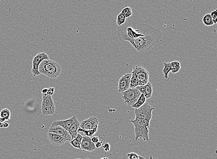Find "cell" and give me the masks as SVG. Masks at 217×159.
Wrapping results in <instances>:
<instances>
[{
	"label": "cell",
	"instance_id": "cell-35",
	"mask_svg": "<svg viewBox=\"0 0 217 159\" xmlns=\"http://www.w3.org/2000/svg\"><path fill=\"white\" fill-rule=\"evenodd\" d=\"M5 120L3 118L0 117V122H5Z\"/></svg>",
	"mask_w": 217,
	"mask_h": 159
},
{
	"label": "cell",
	"instance_id": "cell-38",
	"mask_svg": "<svg viewBox=\"0 0 217 159\" xmlns=\"http://www.w3.org/2000/svg\"><path fill=\"white\" fill-rule=\"evenodd\" d=\"M100 159H109L107 157H103L102 158Z\"/></svg>",
	"mask_w": 217,
	"mask_h": 159
},
{
	"label": "cell",
	"instance_id": "cell-25",
	"mask_svg": "<svg viewBox=\"0 0 217 159\" xmlns=\"http://www.w3.org/2000/svg\"><path fill=\"white\" fill-rule=\"evenodd\" d=\"M126 18L125 17L124 15L121 12L117 16V21H116L117 25L119 26L122 25H123L126 22Z\"/></svg>",
	"mask_w": 217,
	"mask_h": 159
},
{
	"label": "cell",
	"instance_id": "cell-30",
	"mask_svg": "<svg viewBox=\"0 0 217 159\" xmlns=\"http://www.w3.org/2000/svg\"><path fill=\"white\" fill-rule=\"evenodd\" d=\"M48 89V95L51 96L54 93L55 88L51 87V88Z\"/></svg>",
	"mask_w": 217,
	"mask_h": 159
},
{
	"label": "cell",
	"instance_id": "cell-31",
	"mask_svg": "<svg viewBox=\"0 0 217 159\" xmlns=\"http://www.w3.org/2000/svg\"><path fill=\"white\" fill-rule=\"evenodd\" d=\"M91 139L92 142L94 143H96L99 141V139L98 137H94L92 138H91Z\"/></svg>",
	"mask_w": 217,
	"mask_h": 159
},
{
	"label": "cell",
	"instance_id": "cell-20",
	"mask_svg": "<svg viewBox=\"0 0 217 159\" xmlns=\"http://www.w3.org/2000/svg\"><path fill=\"white\" fill-rule=\"evenodd\" d=\"M146 99L145 96L143 94H141V95L140 96V97L138 98L137 102H135L133 105H131V107L132 108H134L135 109H138V108H140L142 105L145 104V102H146Z\"/></svg>",
	"mask_w": 217,
	"mask_h": 159
},
{
	"label": "cell",
	"instance_id": "cell-2",
	"mask_svg": "<svg viewBox=\"0 0 217 159\" xmlns=\"http://www.w3.org/2000/svg\"><path fill=\"white\" fill-rule=\"evenodd\" d=\"M161 36V30L152 26L145 35L131 40L129 43L138 52H146L159 42Z\"/></svg>",
	"mask_w": 217,
	"mask_h": 159
},
{
	"label": "cell",
	"instance_id": "cell-24",
	"mask_svg": "<svg viewBox=\"0 0 217 159\" xmlns=\"http://www.w3.org/2000/svg\"><path fill=\"white\" fill-rule=\"evenodd\" d=\"M98 127H96V128H94V129L89 130H83V129H81V128H80L79 127L78 130V132H82V133H84V134L85 135V136L90 137L93 136L96 133Z\"/></svg>",
	"mask_w": 217,
	"mask_h": 159
},
{
	"label": "cell",
	"instance_id": "cell-39",
	"mask_svg": "<svg viewBox=\"0 0 217 159\" xmlns=\"http://www.w3.org/2000/svg\"><path fill=\"white\" fill-rule=\"evenodd\" d=\"M75 159H81V158H76Z\"/></svg>",
	"mask_w": 217,
	"mask_h": 159
},
{
	"label": "cell",
	"instance_id": "cell-15",
	"mask_svg": "<svg viewBox=\"0 0 217 159\" xmlns=\"http://www.w3.org/2000/svg\"><path fill=\"white\" fill-rule=\"evenodd\" d=\"M135 88L140 91L141 94H144L146 99H149L152 96L153 88L150 82H148L144 86H138Z\"/></svg>",
	"mask_w": 217,
	"mask_h": 159
},
{
	"label": "cell",
	"instance_id": "cell-9",
	"mask_svg": "<svg viewBox=\"0 0 217 159\" xmlns=\"http://www.w3.org/2000/svg\"><path fill=\"white\" fill-rule=\"evenodd\" d=\"M131 73H127L121 77L118 84V92L122 93L130 89Z\"/></svg>",
	"mask_w": 217,
	"mask_h": 159
},
{
	"label": "cell",
	"instance_id": "cell-6",
	"mask_svg": "<svg viewBox=\"0 0 217 159\" xmlns=\"http://www.w3.org/2000/svg\"><path fill=\"white\" fill-rule=\"evenodd\" d=\"M141 94L136 88H130L121 93V97L125 103L128 106H131L137 102Z\"/></svg>",
	"mask_w": 217,
	"mask_h": 159
},
{
	"label": "cell",
	"instance_id": "cell-12",
	"mask_svg": "<svg viewBox=\"0 0 217 159\" xmlns=\"http://www.w3.org/2000/svg\"><path fill=\"white\" fill-rule=\"evenodd\" d=\"M98 120L97 118L92 116L83 120L80 123V128L84 130H89L98 127Z\"/></svg>",
	"mask_w": 217,
	"mask_h": 159
},
{
	"label": "cell",
	"instance_id": "cell-36",
	"mask_svg": "<svg viewBox=\"0 0 217 159\" xmlns=\"http://www.w3.org/2000/svg\"><path fill=\"white\" fill-rule=\"evenodd\" d=\"M3 123L0 122V128H3Z\"/></svg>",
	"mask_w": 217,
	"mask_h": 159
},
{
	"label": "cell",
	"instance_id": "cell-17",
	"mask_svg": "<svg viewBox=\"0 0 217 159\" xmlns=\"http://www.w3.org/2000/svg\"><path fill=\"white\" fill-rule=\"evenodd\" d=\"M80 123L79 122L76 118L72 124L69 128V130H68V132L72 136V139L76 138L77 135L78 133V130L80 127Z\"/></svg>",
	"mask_w": 217,
	"mask_h": 159
},
{
	"label": "cell",
	"instance_id": "cell-4",
	"mask_svg": "<svg viewBox=\"0 0 217 159\" xmlns=\"http://www.w3.org/2000/svg\"><path fill=\"white\" fill-rule=\"evenodd\" d=\"M130 88L144 86L149 82V73L140 66H136L132 69Z\"/></svg>",
	"mask_w": 217,
	"mask_h": 159
},
{
	"label": "cell",
	"instance_id": "cell-14",
	"mask_svg": "<svg viewBox=\"0 0 217 159\" xmlns=\"http://www.w3.org/2000/svg\"><path fill=\"white\" fill-rule=\"evenodd\" d=\"M81 150L93 151L96 149V147L95 143L91 141V138L85 136L82 138L81 143Z\"/></svg>",
	"mask_w": 217,
	"mask_h": 159
},
{
	"label": "cell",
	"instance_id": "cell-10",
	"mask_svg": "<svg viewBox=\"0 0 217 159\" xmlns=\"http://www.w3.org/2000/svg\"><path fill=\"white\" fill-rule=\"evenodd\" d=\"M48 132L57 134L60 136L67 139L68 141H70L72 140V136L70 135L68 131L65 130L64 128L59 126V125H52V126H51L49 129Z\"/></svg>",
	"mask_w": 217,
	"mask_h": 159
},
{
	"label": "cell",
	"instance_id": "cell-32",
	"mask_svg": "<svg viewBox=\"0 0 217 159\" xmlns=\"http://www.w3.org/2000/svg\"><path fill=\"white\" fill-rule=\"evenodd\" d=\"M48 89H47V88L43 89L42 90V91H41L42 94L44 96L48 95Z\"/></svg>",
	"mask_w": 217,
	"mask_h": 159
},
{
	"label": "cell",
	"instance_id": "cell-27",
	"mask_svg": "<svg viewBox=\"0 0 217 159\" xmlns=\"http://www.w3.org/2000/svg\"><path fill=\"white\" fill-rule=\"evenodd\" d=\"M211 18L213 20V22L214 24H216L217 22V9H216L215 11H214L211 12L210 13Z\"/></svg>",
	"mask_w": 217,
	"mask_h": 159
},
{
	"label": "cell",
	"instance_id": "cell-28",
	"mask_svg": "<svg viewBox=\"0 0 217 159\" xmlns=\"http://www.w3.org/2000/svg\"><path fill=\"white\" fill-rule=\"evenodd\" d=\"M129 159H137L139 158V156L135 153H128L126 155Z\"/></svg>",
	"mask_w": 217,
	"mask_h": 159
},
{
	"label": "cell",
	"instance_id": "cell-40",
	"mask_svg": "<svg viewBox=\"0 0 217 159\" xmlns=\"http://www.w3.org/2000/svg\"><path fill=\"white\" fill-rule=\"evenodd\" d=\"M89 159V158H86V159Z\"/></svg>",
	"mask_w": 217,
	"mask_h": 159
},
{
	"label": "cell",
	"instance_id": "cell-16",
	"mask_svg": "<svg viewBox=\"0 0 217 159\" xmlns=\"http://www.w3.org/2000/svg\"><path fill=\"white\" fill-rule=\"evenodd\" d=\"M76 117L75 116H73L72 117L68 119L65 120H57L54 121L52 122V125H59L61 127L64 128V129L68 131L69 130V128L71 127V125L72 124L73 122L74 121Z\"/></svg>",
	"mask_w": 217,
	"mask_h": 159
},
{
	"label": "cell",
	"instance_id": "cell-29",
	"mask_svg": "<svg viewBox=\"0 0 217 159\" xmlns=\"http://www.w3.org/2000/svg\"><path fill=\"white\" fill-rule=\"evenodd\" d=\"M102 147L106 152H108V151H110V145L109 143H105V144L103 145Z\"/></svg>",
	"mask_w": 217,
	"mask_h": 159
},
{
	"label": "cell",
	"instance_id": "cell-41",
	"mask_svg": "<svg viewBox=\"0 0 217 159\" xmlns=\"http://www.w3.org/2000/svg\"><path fill=\"white\" fill-rule=\"evenodd\" d=\"M140 159V158H138V159Z\"/></svg>",
	"mask_w": 217,
	"mask_h": 159
},
{
	"label": "cell",
	"instance_id": "cell-26",
	"mask_svg": "<svg viewBox=\"0 0 217 159\" xmlns=\"http://www.w3.org/2000/svg\"><path fill=\"white\" fill-rule=\"evenodd\" d=\"M121 13H122L124 15L126 19L130 18L132 15V10H131V8L129 7H126L125 8H124L121 11Z\"/></svg>",
	"mask_w": 217,
	"mask_h": 159
},
{
	"label": "cell",
	"instance_id": "cell-37",
	"mask_svg": "<svg viewBox=\"0 0 217 159\" xmlns=\"http://www.w3.org/2000/svg\"><path fill=\"white\" fill-rule=\"evenodd\" d=\"M139 158L140 159H146L145 157H141V156H139Z\"/></svg>",
	"mask_w": 217,
	"mask_h": 159
},
{
	"label": "cell",
	"instance_id": "cell-13",
	"mask_svg": "<svg viewBox=\"0 0 217 159\" xmlns=\"http://www.w3.org/2000/svg\"><path fill=\"white\" fill-rule=\"evenodd\" d=\"M47 137L50 142L54 145H62L68 141L67 139L51 132L48 133Z\"/></svg>",
	"mask_w": 217,
	"mask_h": 159
},
{
	"label": "cell",
	"instance_id": "cell-19",
	"mask_svg": "<svg viewBox=\"0 0 217 159\" xmlns=\"http://www.w3.org/2000/svg\"><path fill=\"white\" fill-rule=\"evenodd\" d=\"M164 68L162 70L165 79L168 81L169 80V74L171 71V67L170 62H165L164 63Z\"/></svg>",
	"mask_w": 217,
	"mask_h": 159
},
{
	"label": "cell",
	"instance_id": "cell-18",
	"mask_svg": "<svg viewBox=\"0 0 217 159\" xmlns=\"http://www.w3.org/2000/svg\"><path fill=\"white\" fill-rule=\"evenodd\" d=\"M83 136H81L80 134L78 133L77 135L76 138H75L73 139L72 140L70 141V143L72 145L73 147L74 148H77V149L81 150V140H82Z\"/></svg>",
	"mask_w": 217,
	"mask_h": 159
},
{
	"label": "cell",
	"instance_id": "cell-22",
	"mask_svg": "<svg viewBox=\"0 0 217 159\" xmlns=\"http://www.w3.org/2000/svg\"><path fill=\"white\" fill-rule=\"evenodd\" d=\"M171 71L173 74L177 73L180 69V64L178 61H174L171 62Z\"/></svg>",
	"mask_w": 217,
	"mask_h": 159
},
{
	"label": "cell",
	"instance_id": "cell-8",
	"mask_svg": "<svg viewBox=\"0 0 217 159\" xmlns=\"http://www.w3.org/2000/svg\"><path fill=\"white\" fill-rule=\"evenodd\" d=\"M49 59L48 56L45 52L38 53L36 56L33 57L32 60V67L31 70V73L33 76H38L40 75V73L38 71V66L40 63L45 59Z\"/></svg>",
	"mask_w": 217,
	"mask_h": 159
},
{
	"label": "cell",
	"instance_id": "cell-1",
	"mask_svg": "<svg viewBox=\"0 0 217 159\" xmlns=\"http://www.w3.org/2000/svg\"><path fill=\"white\" fill-rule=\"evenodd\" d=\"M152 26L141 22H134L128 20L120 26L117 30V35L121 41H127L142 37L151 29Z\"/></svg>",
	"mask_w": 217,
	"mask_h": 159
},
{
	"label": "cell",
	"instance_id": "cell-21",
	"mask_svg": "<svg viewBox=\"0 0 217 159\" xmlns=\"http://www.w3.org/2000/svg\"><path fill=\"white\" fill-rule=\"evenodd\" d=\"M0 117L3 118L5 121H8L11 119V112L7 109H4L0 112Z\"/></svg>",
	"mask_w": 217,
	"mask_h": 159
},
{
	"label": "cell",
	"instance_id": "cell-5",
	"mask_svg": "<svg viewBox=\"0 0 217 159\" xmlns=\"http://www.w3.org/2000/svg\"><path fill=\"white\" fill-rule=\"evenodd\" d=\"M155 108L152 107L148 102H145L140 108L134 110L135 120H151L152 118V111Z\"/></svg>",
	"mask_w": 217,
	"mask_h": 159
},
{
	"label": "cell",
	"instance_id": "cell-3",
	"mask_svg": "<svg viewBox=\"0 0 217 159\" xmlns=\"http://www.w3.org/2000/svg\"><path fill=\"white\" fill-rule=\"evenodd\" d=\"M38 71L49 78H57L61 72V66L59 64L50 59H45L38 66Z\"/></svg>",
	"mask_w": 217,
	"mask_h": 159
},
{
	"label": "cell",
	"instance_id": "cell-33",
	"mask_svg": "<svg viewBox=\"0 0 217 159\" xmlns=\"http://www.w3.org/2000/svg\"><path fill=\"white\" fill-rule=\"evenodd\" d=\"M102 142H99L96 143L95 144V146H96V148H100L102 146Z\"/></svg>",
	"mask_w": 217,
	"mask_h": 159
},
{
	"label": "cell",
	"instance_id": "cell-23",
	"mask_svg": "<svg viewBox=\"0 0 217 159\" xmlns=\"http://www.w3.org/2000/svg\"><path fill=\"white\" fill-rule=\"evenodd\" d=\"M202 21H203V22L204 23V25H205L207 26H211L215 25V24L213 22V20H212L210 13H207V14H205L203 18Z\"/></svg>",
	"mask_w": 217,
	"mask_h": 159
},
{
	"label": "cell",
	"instance_id": "cell-11",
	"mask_svg": "<svg viewBox=\"0 0 217 159\" xmlns=\"http://www.w3.org/2000/svg\"><path fill=\"white\" fill-rule=\"evenodd\" d=\"M148 128L146 126H134L135 140L142 139L145 141L149 142Z\"/></svg>",
	"mask_w": 217,
	"mask_h": 159
},
{
	"label": "cell",
	"instance_id": "cell-7",
	"mask_svg": "<svg viewBox=\"0 0 217 159\" xmlns=\"http://www.w3.org/2000/svg\"><path fill=\"white\" fill-rule=\"evenodd\" d=\"M41 112L44 116H51L55 112V105L52 96L42 95Z\"/></svg>",
	"mask_w": 217,
	"mask_h": 159
},
{
	"label": "cell",
	"instance_id": "cell-34",
	"mask_svg": "<svg viewBox=\"0 0 217 159\" xmlns=\"http://www.w3.org/2000/svg\"><path fill=\"white\" fill-rule=\"evenodd\" d=\"M9 123H7V122H4V123H3V128H7V127H9Z\"/></svg>",
	"mask_w": 217,
	"mask_h": 159
}]
</instances>
